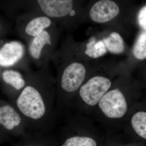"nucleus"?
Segmentation results:
<instances>
[{"mask_svg": "<svg viewBox=\"0 0 146 146\" xmlns=\"http://www.w3.org/2000/svg\"><path fill=\"white\" fill-rule=\"evenodd\" d=\"M25 146H37L36 145H27Z\"/></svg>", "mask_w": 146, "mask_h": 146, "instance_id": "obj_19", "label": "nucleus"}, {"mask_svg": "<svg viewBox=\"0 0 146 146\" xmlns=\"http://www.w3.org/2000/svg\"><path fill=\"white\" fill-rule=\"evenodd\" d=\"M2 77L4 81L11 88L10 95L13 101L25 86L26 81L21 73L13 70L4 71Z\"/></svg>", "mask_w": 146, "mask_h": 146, "instance_id": "obj_9", "label": "nucleus"}, {"mask_svg": "<svg viewBox=\"0 0 146 146\" xmlns=\"http://www.w3.org/2000/svg\"><path fill=\"white\" fill-rule=\"evenodd\" d=\"M70 16H74L76 14V12L74 10H73L72 9V10L70 12Z\"/></svg>", "mask_w": 146, "mask_h": 146, "instance_id": "obj_18", "label": "nucleus"}, {"mask_svg": "<svg viewBox=\"0 0 146 146\" xmlns=\"http://www.w3.org/2000/svg\"><path fill=\"white\" fill-rule=\"evenodd\" d=\"M23 45L18 42L6 43L0 50V65L4 67L13 66L23 56Z\"/></svg>", "mask_w": 146, "mask_h": 146, "instance_id": "obj_8", "label": "nucleus"}, {"mask_svg": "<svg viewBox=\"0 0 146 146\" xmlns=\"http://www.w3.org/2000/svg\"><path fill=\"white\" fill-rule=\"evenodd\" d=\"M134 56L139 60H143L146 58V33L144 31L138 36L133 49Z\"/></svg>", "mask_w": 146, "mask_h": 146, "instance_id": "obj_15", "label": "nucleus"}, {"mask_svg": "<svg viewBox=\"0 0 146 146\" xmlns=\"http://www.w3.org/2000/svg\"><path fill=\"white\" fill-rule=\"evenodd\" d=\"M0 125L13 132H21L27 128L22 115L11 103L0 106Z\"/></svg>", "mask_w": 146, "mask_h": 146, "instance_id": "obj_5", "label": "nucleus"}, {"mask_svg": "<svg viewBox=\"0 0 146 146\" xmlns=\"http://www.w3.org/2000/svg\"><path fill=\"white\" fill-rule=\"evenodd\" d=\"M53 91L47 82H26L11 104L22 115L27 128L46 130L51 124Z\"/></svg>", "mask_w": 146, "mask_h": 146, "instance_id": "obj_1", "label": "nucleus"}, {"mask_svg": "<svg viewBox=\"0 0 146 146\" xmlns=\"http://www.w3.org/2000/svg\"><path fill=\"white\" fill-rule=\"evenodd\" d=\"M107 50L115 54H120L124 51L125 45L122 36L117 32H113L103 40Z\"/></svg>", "mask_w": 146, "mask_h": 146, "instance_id": "obj_12", "label": "nucleus"}, {"mask_svg": "<svg viewBox=\"0 0 146 146\" xmlns=\"http://www.w3.org/2000/svg\"><path fill=\"white\" fill-rule=\"evenodd\" d=\"M119 8L116 3L111 0H101L91 8L90 18L98 23H103L112 21L118 16Z\"/></svg>", "mask_w": 146, "mask_h": 146, "instance_id": "obj_6", "label": "nucleus"}, {"mask_svg": "<svg viewBox=\"0 0 146 146\" xmlns=\"http://www.w3.org/2000/svg\"><path fill=\"white\" fill-rule=\"evenodd\" d=\"M99 106L106 116L112 119L122 117L127 110L125 97L118 89L106 92L99 102Z\"/></svg>", "mask_w": 146, "mask_h": 146, "instance_id": "obj_2", "label": "nucleus"}, {"mask_svg": "<svg viewBox=\"0 0 146 146\" xmlns=\"http://www.w3.org/2000/svg\"><path fill=\"white\" fill-rule=\"evenodd\" d=\"M51 23L50 20L48 17H37L28 24L25 29L26 32L30 36H36L41 34L45 29L49 27Z\"/></svg>", "mask_w": 146, "mask_h": 146, "instance_id": "obj_11", "label": "nucleus"}, {"mask_svg": "<svg viewBox=\"0 0 146 146\" xmlns=\"http://www.w3.org/2000/svg\"><path fill=\"white\" fill-rule=\"evenodd\" d=\"M111 84L109 79L96 76L91 78L81 86L80 89V95L86 104L93 106L99 103L111 87Z\"/></svg>", "mask_w": 146, "mask_h": 146, "instance_id": "obj_3", "label": "nucleus"}, {"mask_svg": "<svg viewBox=\"0 0 146 146\" xmlns=\"http://www.w3.org/2000/svg\"><path fill=\"white\" fill-rule=\"evenodd\" d=\"M51 44L50 36L48 32L44 31L33 40L29 47V52L35 59H39L43 47L46 44Z\"/></svg>", "mask_w": 146, "mask_h": 146, "instance_id": "obj_10", "label": "nucleus"}, {"mask_svg": "<svg viewBox=\"0 0 146 146\" xmlns=\"http://www.w3.org/2000/svg\"><path fill=\"white\" fill-rule=\"evenodd\" d=\"M42 11L52 18L68 15L73 7V0H36Z\"/></svg>", "mask_w": 146, "mask_h": 146, "instance_id": "obj_7", "label": "nucleus"}, {"mask_svg": "<svg viewBox=\"0 0 146 146\" xmlns=\"http://www.w3.org/2000/svg\"><path fill=\"white\" fill-rule=\"evenodd\" d=\"M131 124L135 132L139 136L146 139V112L140 111L134 114L131 118Z\"/></svg>", "mask_w": 146, "mask_h": 146, "instance_id": "obj_14", "label": "nucleus"}, {"mask_svg": "<svg viewBox=\"0 0 146 146\" xmlns=\"http://www.w3.org/2000/svg\"><path fill=\"white\" fill-rule=\"evenodd\" d=\"M139 25L144 31L146 30V7L144 6L139 11L138 14Z\"/></svg>", "mask_w": 146, "mask_h": 146, "instance_id": "obj_17", "label": "nucleus"}, {"mask_svg": "<svg viewBox=\"0 0 146 146\" xmlns=\"http://www.w3.org/2000/svg\"><path fill=\"white\" fill-rule=\"evenodd\" d=\"M107 49L103 40L96 42V38L94 36L89 39V42L86 45L85 53L89 57L98 58L105 54Z\"/></svg>", "mask_w": 146, "mask_h": 146, "instance_id": "obj_13", "label": "nucleus"}, {"mask_svg": "<svg viewBox=\"0 0 146 146\" xmlns=\"http://www.w3.org/2000/svg\"><path fill=\"white\" fill-rule=\"evenodd\" d=\"M86 70L83 64L73 62L64 69L60 80V87L67 94H72L80 88L85 78Z\"/></svg>", "mask_w": 146, "mask_h": 146, "instance_id": "obj_4", "label": "nucleus"}, {"mask_svg": "<svg viewBox=\"0 0 146 146\" xmlns=\"http://www.w3.org/2000/svg\"><path fill=\"white\" fill-rule=\"evenodd\" d=\"M62 146H97V143L89 137L73 136L66 139Z\"/></svg>", "mask_w": 146, "mask_h": 146, "instance_id": "obj_16", "label": "nucleus"}]
</instances>
